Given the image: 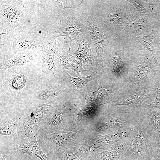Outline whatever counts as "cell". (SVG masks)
Here are the masks:
<instances>
[{
    "label": "cell",
    "mask_w": 160,
    "mask_h": 160,
    "mask_svg": "<svg viewBox=\"0 0 160 160\" xmlns=\"http://www.w3.org/2000/svg\"><path fill=\"white\" fill-rule=\"evenodd\" d=\"M135 112L131 126L125 131L127 150L121 157L128 160H153L156 136L153 134L144 111Z\"/></svg>",
    "instance_id": "cell-1"
},
{
    "label": "cell",
    "mask_w": 160,
    "mask_h": 160,
    "mask_svg": "<svg viewBox=\"0 0 160 160\" xmlns=\"http://www.w3.org/2000/svg\"><path fill=\"white\" fill-rule=\"evenodd\" d=\"M61 102L54 100L43 104L32 103L21 114L17 127V139L36 134L55 112Z\"/></svg>",
    "instance_id": "cell-2"
},
{
    "label": "cell",
    "mask_w": 160,
    "mask_h": 160,
    "mask_svg": "<svg viewBox=\"0 0 160 160\" xmlns=\"http://www.w3.org/2000/svg\"><path fill=\"white\" fill-rule=\"evenodd\" d=\"M118 91L115 82L97 73L84 87L76 103L94 102L102 105L110 104L119 98Z\"/></svg>",
    "instance_id": "cell-3"
},
{
    "label": "cell",
    "mask_w": 160,
    "mask_h": 160,
    "mask_svg": "<svg viewBox=\"0 0 160 160\" xmlns=\"http://www.w3.org/2000/svg\"><path fill=\"white\" fill-rule=\"evenodd\" d=\"M110 106L108 111L99 114L97 112L92 116L94 121L90 128V132L97 134L109 133L125 131L131 126L135 117L134 111H124Z\"/></svg>",
    "instance_id": "cell-4"
},
{
    "label": "cell",
    "mask_w": 160,
    "mask_h": 160,
    "mask_svg": "<svg viewBox=\"0 0 160 160\" xmlns=\"http://www.w3.org/2000/svg\"><path fill=\"white\" fill-rule=\"evenodd\" d=\"M126 136L125 131L111 132L104 135L89 132L80 138L76 137L71 144L78 148L82 156H90L100 150H108L115 143L123 141Z\"/></svg>",
    "instance_id": "cell-5"
},
{
    "label": "cell",
    "mask_w": 160,
    "mask_h": 160,
    "mask_svg": "<svg viewBox=\"0 0 160 160\" xmlns=\"http://www.w3.org/2000/svg\"><path fill=\"white\" fill-rule=\"evenodd\" d=\"M85 130L64 131L41 127L38 132V143L48 156L61 147L70 144L78 133Z\"/></svg>",
    "instance_id": "cell-6"
},
{
    "label": "cell",
    "mask_w": 160,
    "mask_h": 160,
    "mask_svg": "<svg viewBox=\"0 0 160 160\" xmlns=\"http://www.w3.org/2000/svg\"><path fill=\"white\" fill-rule=\"evenodd\" d=\"M20 1H0V35L8 34L27 17V11Z\"/></svg>",
    "instance_id": "cell-7"
},
{
    "label": "cell",
    "mask_w": 160,
    "mask_h": 160,
    "mask_svg": "<svg viewBox=\"0 0 160 160\" xmlns=\"http://www.w3.org/2000/svg\"><path fill=\"white\" fill-rule=\"evenodd\" d=\"M74 15L87 28L94 44L100 73L103 74V58L105 47L109 44L108 36L97 25L93 19L86 12L76 10Z\"/></svg>",
    "instance_id": "cell-8"
},
{
    "label": "cell",
    "mask_w": 160,
    "mask_h": 160,
    "mask_svg": "<svg viewBox=\"0 0 160 160\" xmlns=\"http://www.w3.org/2000/svg\"><path fill=\"white\" fill-rule=\"evenodd\" d=\"M97 71H94L88 76H79L75 78L71 76L65 70L57 68L54 78L63 84L69 90L73 104L76 103L84 87L91 81Z\"/></svg>",
    "instance_id": "cell-9"
},
{
    "label": "cell",
    "mask_w": 160,
    "mask_h": 160,
    "mask_svg": "<svg viewBox=\"0 0 160 160\" xmlns=\"http://www.w3.org/2000/svg\"><path fill=\"white\" fill-rule=\"evenodd\" d=\"M103 75L115 82L125 69L126 63L119 47L103 53Z\"/></svg>",
    "instance_id": "cell-10"
},
{
    "label": "cell",
    "mask_w": 160,
    "mask_h": 160,
    "mask_svg": "<svg viewBox=\"0 0 160 160\" xmlns=\"http://www.w3.org/2000/svg\"><path fill=\"white\" fill-rule=\"evenodd\" d=\"M86 27L72 13L68 20L58 30L53 32L49 38L56 39L62 36L67 37L70 40L68 51L71 48V42L73 40L81 41L89 35Z\"/></svg>",
    "instance_id": "cell-11"
},
{
    "label": "cell",
    "mask_w": 160,
    "mask_h": 160,
    "mask_svg": "<svg viewBox=\"0 0 160 160\" xmlns=\"http://www.w3.org/2000/svg\"><path fill=\"white\" fill-rule=\"evenodd\" d=\"M156 92V87L142 88L109 104L112 106H127L133 111L138 110L143 107L142 103L145 100L155 96Z\"/></svg>",
    "instance_id": "cell-12"
},
{
    "label": "cell",
    "mask_w": 160,
    "mask_h": 160,
    "mask_svg": "<svg viewBox=\"0 0 160 160\" xmlns=\"http://www.w3.org/2000/svg\"><path fill=\"white\" fill-rule=\"evenodd\" d=\"M73 115V112L72 109L61 103L41 127L60 130L72 131Z\"/></svg>",
    "instance_id": "cell-13"
},
{
    "label": "cell",
    "mask_w": 160,
    "mask_h": 160,
    "mask_svg": "<svg viewBox=\"0 0 160 160\" xmlns=\"http://www.w3.org/2000/svg\"><path fill=\"white\" fill-rule=\"evenodd\" d=\"M38 135V132L32 136L22 139L13 138L10 141V147L13 150L37 157L40 160H52L42 150L37 140Z\"/></svg>",
    "instance_id": "cell-14"
},
{
    "label": "cell",
    "mask_w": 160,
    "mask_h": 160,
    "mask_svg": "<svg viewBox=\"0 0 160 160\" xmlns=\"http://www.w3.org/2000/svg\"><path fill=\"white\" fill-rule=\"evenodd\" d=\"M88 35L81 41L75 53V57L81 67L87 72L97 71L100 73L97 58H95L91 48Z\"/></svg>",
    "instance_id": "cell-15"
},
{
    "label": "cell",
    "mask_w": 160,
    "mask_h": 160,
    "mask_svg": "<svg viewBox=\"0 0 160 160\" xmlns=\"http://www.w3.org/2000/svg\"><path fill=\"white\" fill-rule=\"evenodd\" d=\"M12 47L16 54L32 52L36 49L42 47L35 36L25 33L12 34Z\"/></svg>",
    "instance_id": "cell-16"
},
{
    "label": "cell",
    "mask_w": 160,
    "mask_h": 160,
    "mask_svg": "<svg viewBox=\"0 0 160 160\" xmlns=\"http://www.w3.org/2000/svg\"><path fill=\"white\" fill-rule=\"evenodd\" d=\"M42 47L43 71L47 73L52 74L54 77V73L57 68L55 65L54 60L57 47L56 40L49 38L47 42L42 45Z\"/></svg>",
    "instance_id": "cell-17"
},
{
    "label": "cell",
    "mask_w": 160,
    "mask_h": 160,
    "mask_svg": "<svg viewBox=\"0 0 160 160\" xmlns=\"http://www.w3.org/2000/svg\"><path fill=\"white\" fill-rule=\"evenodd\" d=\"M103 105L96 104L94 102L86 103H76L70 107L73 111V129L77 127L80 121L84 118L95 113Z\"/></svg>",
    "instance_id": "cell-18"
},
{
    "label": "cell",
    "mask_w": 160,
    "mask_h": 160,
    "mask_svg": "<svg viewBox=\"0 0 160 160\" xmlns=\"http://www.w3.org/2000/svg\"><path fill=\"white\" fill-rule=\"evenodd\" d=\"M150 15L132 20L123 25L120 29L127 31L135 36L146 35L151 26Z\"/></svg>",
    "instance_id": "cell-19"
},
{
    "label": "cell",
    "mask_w": 160,
    "mask_h": 160,
    "mask_svg": "<svg viewBox=\"0 0 160 160\" xmlns=\"http://www.w3.org/2000/svg\"><path fill=\"white\" fill-rule=\"evenodd\" d=\"M55 55L59 57L62 69L73 70L79 76H83L85 73L86 71L79 63L75 57L65 51L62 48L57 47Z\"/></svg>",
    "instance_id": "cell-20"
},
{
    "label": "cell",
    "mask_w": 160,
    "mask_h": 160,
    "mask_svg": "<svg viewBox=\"0 0 160 160\" xmlns=\"http://www.w3.org/2000/svg\"><path fill=\"white\" fill-rule=\"evenodd\" d=\"M151 61L146 57H143L137 63L132 73L134 81L140 82L144 81L151 74H156Z\"/></svg>",
    "instance_id": "cell-21"
},
{
    "label": "cell",
    "mask_w": 160,
    "mask_h": 160,
    "mask_svg": "<svg viewBox=\"0 0 160 160\" xmlns=\"http://www.w3.org/2000/svg\"><path fill=\"white\" fill-rule=\"evenodd\" d=\"M48 156L52 160H82L78 148L71 144L62 147Z\"/></svg>",
    "instance_id": "cell-22"
},
{
    "label": "cell",
    "mask_w": 160,
    "mask_h": 160,
    "mask_svg": "<svg viewBox=\"0 0 160 160\" xmlns=\"http://www.w3.org/2000/svg\"><path fill=\"white\" fill-rule=\"evenodd\" d=\"M128 147L125 141L118 145H113L109 149L93 153L90 156L95 160H119L125 153Z\"/></svg>",
    "instance_id": "cell-23"
},
{
    "label": "cell",
    "mask_w": 160,
    "mask_h": 160,
    "mask_svg": "<svg viewBox=\"0 0 160 160\" xmlns=\"http://www.w3.org/2000/svg\"><path fill=\"white\" fill-rule=\"evenodd\" d=\"M20 115L0 116V136H10L17 139V127Z\"/></svg>",
    "instance_id": "cell-24"
},
{
    "label": "cell",
    "mask_w": 160,
    "mask_h": 160,
    "mask_svg": "<svg viewBox=\"0 0 160 160\" xmlns=\"http://www.w3.org/2000/svg\"><path fill=\"white\" fill-rule=\"evenodd\" d=\"M135 37V39L143 45L144 49H146L149 52L158 69L159 68V63L157 59L155 49L153 45V40L155 38L158 39L157 31L153 27L151 32L149 34L144 36Z\"/></svg>",
    "instance_id": "cell-25"
},
{
    "label": "cell",
    "mask_w": 160,
    "mask_h": 160,
    "mask_svg": "<svg viewBox=\"0 0 160 160\" xmlns=\"http://www.w3.org/2000/svg\"><path fill=\"white\" fill-rule=\"evenodd\" d=\"M33 58L32 52L17 53L12 59L1 63L0 69H6L14 66L23 65L32 60Z\"/></svg>",
    "instance_id": "cell-26"
},
{
    "label": "cell",
    "mask_w": 160,
    "mask_h": 160,
    "mask_svg": "<svg viewBox=\"0 0 160 160\" xmlns=\"http://www.w3.org/2000/svg\"><path fill=\"white\" fill-rule=\"evenodd\" d=\"M22 154L12 149L5 139L0 137V160H21Z\"/></svg>",
    "instance_id": "cell-27"
},
{
    "label": "cell",
    "mask_w": 160,
    "mask_h": 160,
    "mask_svg": "<svg viewBox=\"0 0 160 160\" xmlns=\"http://www.w3.org/2000/svg\"><path fill=\"white\" fill-rule=\"evenodd\" d=\"M145 113L152 131L156 136L160 135V109L144 108Z\"/></svg>",
    "instance_id": "cell-28"
},
{
    "label": "cell",
    "mask_w": 160,
    "mask_h": 160,
    "mask_svg": "<svg viewBox=\"0 0 160 160\" xmlns=\"http://www.w3.org/2000/svg\"><path fill=\"white\" fill-rule=\"evenodd\" d=\"M26 80L25 76L24 73L16 74L11 79L9 82L10 87L14 90H20L25 87Z\"/></svg>",
    "instance_id": "cell-29"
},
{
    "label": "cell",
    "mask_w": 160,
    "mask_h": 160,
    "mask_svg": "<svg viewBox=\"0 0 160 160\" xmlns=\"http://www.w3.org/2000/svg\"><path fill=\"white\" fill-rule=\"evenodd\" d=\"M156 92L154 100L149 104L144 105V108H154L160 109V76L157 73L155 77Z\"/></svg>",
    "instance_id": "cell-30"
},
{
    "label": "cell",
    "mask_w": 160,
    "mask_h": 160,
    "mask_svg": "<svg viewBox=\"0 0 160 160\" xmlns=\"http://www.w3.org/2000/svg\"><path fill=\"white\" fill-rule=\"evenodd\" d=\"M83 0H60L57 1L59 7L63 9L68 8L75 9L80 5Z\"/></svg>",
    "instance_id": "cell-31"
},
{
    "label": "cell",
    "mask_w": 160,
    "mask_h": 160,
    "mask_svg": "<svg viewBox=\"0 0 160 160\" xmlns=\"http://www.w3.org/2000/svg\"><path fill=\"white\" fill-rule=\"evenodd\" d=\"M126 1L132 4L137 8L142 17L150 15V12L144 7L140 1L128 0Z\"/></svg>",
    "instance_id": "cell-32"
},
{
    "label": "cell",
    "mask_w": 160,
    "mask_h": 160,
    "mask_svg": "<svg viewBox=\"0 0 160 160\" xmlns=\"http://www.w3.org/2000/svg\"><path fill=\"white\" fill-rule=\"evenodd\" d=\"M156 143L154 151L153 160H160V137L156 136Z\"/></svg>",
    "instance_id": "cell-33"
},
{
    "label": "cell",
    "mask_w": 160,
    "mask_h": 160,
    "mask_svg": "<svg viewBox=\"0 0 160 160\" xmlns=\"http://www.w3.org/2000/svg\"><path fill=\"white\" fill-rule=\"evenodd\" d=\"M144 1L147 3L150 11L152 12L153 9L155 4L157 2V1L153 0H144Z\"/></svg>",
    "instance_id": "cell-34"
},
{
    "label": "cell",
    "mask_w": 160,
    "mask_h": 160,
    "mask_svg": "<svg viewBox=\"0 0 160 160\" xmlns=\"http://www.w3.org/2000/svg\"><path fill=\"white\" fill-rule=\"evenodd\" d=\"M35 157L31 156L28 154L22 153L21 160H35Z\"/></svg>",
    "instance_id": "cell-35"
},
{
    "label": "cell",
    "mask_w": 160,
    "mask_h": 160,
    "mask_svg": "<svg viewBox=\"0 0 160 160\" xmlns=\"http://www.w3.org/2000/svg\"><path fill=\"white\" fill-rule=\"evenodd\" d=\"M119 160H128L121 157V158Z\"/></svg>",
    "instance_id": "cell-36"
},
{
    "label": "cell",
    "mask_w": 160,
    "mask_h": 160,
    "mask_svg": "<svg viewBox=\"0 0 160 160\" xmlns=\"http://www.w3.org/2000/svg\"><path fill=\"white\" fill-rule=\"evenodd\" d=\"M159 137H160V135L159 136Z\"/></svg>",
    "instance_id": "cell-37"
}]
</instances>
